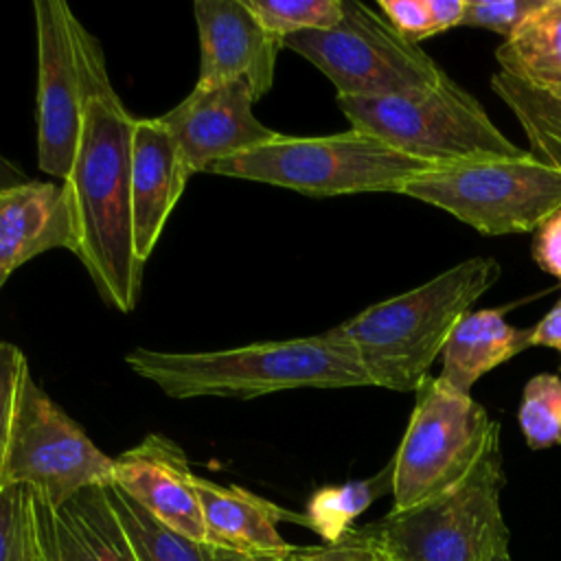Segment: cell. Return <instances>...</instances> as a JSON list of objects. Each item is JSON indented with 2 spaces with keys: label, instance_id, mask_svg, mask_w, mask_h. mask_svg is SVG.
I'll return each mask as SVG.
<instances>
[{
  "label": "cell",
  "instance_id": "1",
  "mask_svg": "<svg viewBox=\"0 0 561 561\" xmlns=\"http://www.w3.org/2000/svg\"><path fill=\"white\" fill-rule=\"evenodd\" d=\"M83 77L81 134L64 186L75 217L72 254L88 270L101 298L131 313L142 265L131 241V129L134 116L116 94L99 39L77 22Z\"/></svg>",
  "mask_w": 561,
  "mask_h": 561
},
{
  "label": "cell",
  "instance_id": "2",
  "mask_svg": "<svg viewBox=\"0 0 561 561\" xmlns=\"http://www.w3.org/2000/svg\"><path fill=\"white\" fill-rule=\"evenodd\" d=\"M125 362L173 399H250L296 388L370 386L355 348L335 329L224 351L173 353L138 346Z\"/></svg>",
  "mask_w": 561,
  "mask_h": 561
},
{
  "label": "cell",
  "instance_id": "3",
  "mask_svg": "<svg viewBox=\"0 0 561 561\" xmlns=\"http://www.w3.org/2000/svg\"><path fill=\"white\" fill-rule=\"evenodd\" d=\"M493 256L465 259L423 285L333 327L355 348L370 386L414 392L456 324L500 278Z\"/></svg>",
  "mask_w": 561,
  "mask_h": 561
},
{
  "label": "cell",
  "instance_id": "4",
  "mask_svg": "<svg viewBox=\"0 0 561 561\" xmlns=\"http://www.w3.org/2000/svg\"><path fill=\"white\" fill-rule=\"evenodd\" d=\"M438 167L410 158L381 138L348 129L331 136H276L217 162L210 171L291 188L313 197L399 193L416 175Z\"/></svg>",
  "mask_w": 561,
  "mask_h": 561
},
{
  "label": "cell",
  "instance_id": "5",
  "mask_svg": "<svg viewBox=\"0 0 561 561\" xmlns=\"http://www.w3.org/2000/svg\"><path fill=\"white\" fill-rule=\"evenodd\" d=\"M353 129L438 169L524 153L489 118L476 96L449 77L427 90L397 96H335Z\"/></svg>",
  "mask_w": 561,
  "mask_h": 561
},
{
  "label": "cell",
  "instance_id": "6",
  "mask_svg": "<svg viewBox=\"0 0 561 561\" xmlns=\"http://www.w3.org/2000/svg\"><path fill=\"white\" fill-rule=\"evenodd\" d=\"M500 434L451 491L408 511H390L364 530L390 561H493L508 554L500 508L504 486Z\"/></svg>",
  "mask_w": 561,
  "mask_h": 561
},
{
  "label": "cell",
  "instance_id": "7",
  "mask_svg": "<svg viewBox=\"0 0 561 561\" xmlns=\"http://www.w3.org/2000/svg\"><path fill=\"white\" fill-rule=\"evenodd\" d=\"M500 423L438 377L414 390V408L392 456V508L408 511L458 486L480 462Z\"/></svg>",
  "mask_w": 561,
  "mask_h": 561
},
{
  "label": "cell",
  "instance_id": "8",
  "mask_svg": "<svg viewBox=\"0 0 561 561\" xmlns=\"http://www.w3.org/2000/svg\"><path fill=\"white\" fill-rule=\"evenodd\" d=\"M401 195L436 206L480 234L535 232L561 210V171L524 151L434 169L410 180Z\"/></svg>",
  "mask_w": 561,
  "mask_h": 561
},
{
  "label": "cell",
  "instance_id": "9",
  "mask_svg": "<svg viewBox=\"0 0 561 561\" xmlns=\"http://www.w3.org/2000/svg\"><path fill=\"white\" fill-rule=\"evenodd\" d=\"M342 20L327 31H305L283 42L311 61L337 96H397L434 88L445 70L419 46L401 37L381 13L364 2L342 0Z\"/></svg>",
  "mask_w": 561,
  "mask_h": 561
},
{
  "label": "cell",
  "instance_id": "10",
  "mask_svg": "<svg viewBox=\"0 0 561 561\" xmlns=\"http://www.w3.org/2000/svg\"><path fill=\"white\" fill-rule=\"evenodd\" d=\"M114 458L103 454L33 379L24 375L9 449L4 484H26L50 504H61L88 486L110 484Z\"/></svg>",
  "mask_w": 561,
  "mask_h": 561
},
{
  "label": "cell",
  "instance_id": "11",
  "mask_svg": "<svg viewBox=\"0 0 561 561\" xmlns=\"http://www.w3.org/2000/svg\"><path fill=\"white\" fill-rule=\"evenodd\" d=\"M37 42V164L66 180L83 118V77L77 48L79 18L61 0H35Z\"/></svg>",
  "mask_w": 561,
  "mask_h": 561
},
{
  "label": "cell",
  "instance_id": "12",
  "mask_svg": "<svg viewBox=\"0 0 561 561\" xmlns=\"http://www.w3.org/2000/svg\"><path fill=\"white\" fill-rule=\"evenodd\" d=\"M254 103L243 83H195L188 96L158 118L195 175L278 136L254 116Z\"/></svg>",
  "mask_w": 561,
  "mask_h": 561
},
{
  "label": "cell",
  "instance_id": "13",
  "mask_svg": "<svg viewBox=\"0 0 561 561\" xmlns=\"http://www.w3.org/2000/svg\"><path fill=\"white\" fill-rule=\"evenodd\" d=\"M199 35L197 83L237 81L259 101L274 85L276 57L283 48L245 0H197L193 4Z\"/></svg>",
  "mask_w": 561,
  "mask_h": 561
},
{
  "label": "cell",
  "instance_id": "14",
  "mask_svg": "<svg viewBox=\"0 0 561 561\" xmlns=\"http://www.w3.org/2000/svg\"><path fill=\"white\" fill-rule=\"evenodd\" d=\"M31 528L37 561H138L105 484L88 486L61 504L31 489Z\"/></svg>",
  "mask_w": 561,
  "mask_h": 561
},
{
  "label": "cell",
  "instance_id": "15",
  "mask_svg": "<svg viewBox=\"0 0 561 561\" xmlns=\"http://www.w3.org/2000/svg\"><path fill=\"white\" fill-rule=\"evenodd\" d=\"M195 478L184 449L160 434L145 436L114 458L112 482L121 491L169 528L206 543Z\"/></svg>",
  "mask_w": 561,
  "mask_h": 561
},
{
  "label": "cell",
  "instance_id": "16",
  "mask_svg": "<svg viewBox=\"0 0 561 561\" xmlns=\"http://www.w3.org/2000/svg\"><path fill=\"white\" fill-rule=\"evenodd\" d=\"M129 175L134 256L145 267L193 175L160 118L134 121Z\"/></svg>",
  "mask_w": 561,
  "mask_h": 561
},
{
  "label": "cell",
  "instance_id": "17",
  "mask_svg": "<svg viewBox=\"0 0 561 561\" xmlns=\"http://www.w3.org/2000/svg\"><path fill=\"white\" fill-rule=\"evenodd\" d=\"M195 489L204 515L206 543L213 548L270 559H285L294 552L296 546L280 537L278 524L305 526V515L285 511L241 486H224L202 476L195 478Z\"/></svg>",
  "mask_w": 561,
  "mask_h": 561
},
{
  "label": "cell",
  "instance_id": "18",
  "mask_svg": "<svg viewBox=\"0 0 561 561\" xmlns=\"http://www.w3.org/2000/svg\"><path fill=\"white\" fill-rule=\"evenodd\" d=\"M75 217L64 184L28 180L0 193V272L13 270L31 259L66 248L75 250Z\"/></svg>",
  "mask_w": 561,
  "mask_h": 561
},
{
  "label": "cell",
  "instance_id": "19",
  "mask_svg": "<svg viewBox=\"0 0 561 561\" xmlns=\"http://www.w3.org/2000/svg\"><path fill=\"white\" fill-rule=\"evenodd\" d=\"M533 346V327L519 329L504 320V309L469 311L451 331L440 357L438 379L462 394H471L473 383Z\"/></svg>",
  "mask_w": 561,
  "mask_h": 561
},
{
  "label": "cell",
  "instance_id": "20",
  "mask_svg": "<svg viewBox=\"0 0 561 561\" xmlns=\"http://www.w3.org/2000/svg\"><path fill=\"white\" fill-rule=\"evenodd\" d=\"M500 70L537 85H561V0H546L495 50Z\"/></svg>",
  "mask_w": 561,
  "mask_h": 561
},
{
  "label": "cell",
  "instance_id": "21",
  "mask_svg": "<svg viewBox=\"0 0 561 561\" xmlns=\"http://www.w3.org/2000/svg\"><path fill=\"white\" fill-rule=\"evenodd\" d=\"M491 88L515 114L530 153L561 171V85H537L497 70Z\"/></svg>",
  "mask_w": 561,
  "mask_h": 561
},
{
  "label": "cell",
  "instance_id": "22",
  "mask_svg": "<svg viewBox=\"0 0 561 561\" xmlns=\"http://www.w3.org/2000/svg\"><path fill=\"white\" fill-rule=\"evenodd\" d=\"M392 458L370 478L348 480L344 484H329L313 491L305 508V526L322 537L324 543L342 541L355 519L379 497L392 493Z\"/></svg>",
  "mask_w": 561,
  "mask_h": 561
},
{
  "label": "cell",
  "instance_id": "23",
  "mask_svg": "<svg viewBox=\"0 0 561 561\" xmlns=\"http://www.w3.org/2000/svg\"><path fill=\"white\" fill-rule=\"evenodd\" d=\"M105 491L138 561H215L210 543L195 541L169 528L114 482L105 484Z\"/></svg>",
  "mask_w": 561,
  "mask_h": 561
},
{
  "label": "cell",
  "instance_id": "24",
  "mask_svg": "<svg viewBox=\"0 0 561 561\" xmlns=\"http://www.w3.org/2000/svg\"><path fill=\"white\" fill-rule=\"evenodd\" d=\"M519 430L530 449L561 445V377L539 373L522 390L517 410Z\"/></svg>",
  "mask_w": 561,
  "mask_h": 561
},
{
  "label": "cell",
  "instance_id": "25",
  "mask_svg": "<svg viewBox=\"0 0 561 561\" xmlns=\"http://www.w3.org/2000/svg\"><path fill=\"white\" fill-rule=\"evenodd\" d=\"M265 31L283 42L305 31H327L342 20V0H245Z\"/></svg>",
  "mask_w": 561,
  "mask_h": 561
},
{
  "label": "cell",
  "instance_id": "26",
  "mask_svg": "<svg viewBox=\"0 0 561 561\" xmlns=\"http://www.w3.org/2000/svg\"><path fill=\"white\" fill-rule=\"evenodd\" d=\"M0 561H37L31 528V486L0 489Z\"/></svg>",
  "mask_w": 561,
  "mask_h": 561
},
{
  "label": "cell",
  "instance_id": "27",
  "mask_svg": "<svg viewBox=\"0 0 561 561\" xmlns=\"http://www.w3.org/2000/svg\"><path fill=\"white\" fill-rule=\"evenodd\" d=\"M546 0H467L462 26L489 28L508 39Z\"/></svg>",
  "mask_w": 561,
  "mask_h": 561
},
{
  "label": "cell",
  "instance_id": "28",
  "mask_svg": "<svg viewBox=\"0 0 561 561\" xmlns=\"http://www.w3.org/2000/svg\"><path fill=\"white\" fill-rule=\"evenodd\" d=\"M26 373H28V364L24 353L15 344L0 340V489H2L4 458H7L11 427H13L15 403H18L20 386Z\"/></svg>",
  "mask_w": 561,
  "mask_h": 561
},
{
  "label": "cell",
  "instance_id": "29",
  "mask_svg": "<svg viewBox=\"0 0 561 561\" xmlns=\"http://www.w3.org/2000/svg\"><path fill=\"white\" fill-rule=\"evenodd\" d=\"M283 561H383V552L377 548L364 526H355L337 543L305 548L296 546L294 552Z\"/></svg>",
  "mask_w": 561,
  "mask_h": 561
},
{
  "label": "cell",
  "instance_id": "30",
  "mask_svg": "<svg viewBox=\"0 0 561 561\" xmlns=\"http://www.w3.org/2000/svg\"><path fill=\"white\" fill-rule=\"evenodd\" d=\"M377 9L386 22L412 44L438 35L430 0H379Z\"/></svg>",
  "mask_w": 561,
  "mask_h": 561
},
{
  "label": "cell",
  "instance_id": "31",
  "mask_svg": "<svg viewBox=\"0 0 561 561\" xmlns=\"http://www.w3.org/2000/svg\"><path fill=\"white\" fill-rule=\"evenodd\" d=\"M533 259L561 283V210L550 215L533 234Z\"/></svg>",
  "mask_w": 561,
  "mask_h": 561
},
{
  "label": "cell",
  "instance_id": "32",
  "mask_svg": "<svg viewBox=\"0 0 561 561\" xmlns=\"http://www.w3.org/2000/svg\"><path fill=\"white\" fill-rule=\"evenodd\" d=\"M533 346H546V348L561 351V298L533 327Z\"/></svg>",
  "mask_w": 561,
  "mask_h": 561
},
{
  "label": "cell",
  "instance_id": "33",
  "mask_svg": "<svg viewBox=\"0 0 561 561\" xmlns=\"http://www.w3.org/2000/svg\"><path fill=\"white\" fill-rule=\"evenodd\" d=\"M26 182H28V178L13 162H9L4 156H0V193L15 188L20 184H26Z\"/></svg>",
  "mask_w": 561,
  "mask_h": 561
},
{
  "label": "cell",
  "instance_id": "34",
  "mask_svg": "<svg viewBox=\"0 0 561 561\" xmlns=\"http://www.w3.org/2000/svg\"><path fill=\"white\" fill-rule=\"evenodd\" d=\"M213 557L215 561H283V559H270V557H250V554H241L224 548H213Z\"/></svg>",
  "mask_w": 561,
  "mask_h": 561
},
{
  "label": "cell",
  "instance_id": "35",
  "mask_svg": "<svg viewBox=\"0 0 561 561\" xmlns=\"http://www.w3.org/2000/svg\"><path fill=\"white\" fill-rule=\"evenodd\" d=\"M493 561H513V559H511V554H502V557H497V559H493Z\"/></svg>",
  "mask_w": 561,
  "mask_h": 561
},
{
  "label": "cell",
  "instance_id": "36",
  "mask_svg": "<svg viewBox=\"0 0 561 561\" xmlns=\"http://www.w3.org/2000/svg\"><path fill=\"white\" fill-rule=\"evenodd\" d=\"M7 278H9V276H7V274H2V272H0V287H2V285H4V280H7Z\"/></svg>",
  "mask_w": 561,
  "mask_h": 561
},
{
  "label": "cell",
  "instance_id": "37",
  "mask_svg": "<svg viewBox=\"0 0 561 561\" xmlns=\"http://www.w3.org/2000/svg\"><path fill=\"white\" fill-rule=\"evenodd\" d=\"M383 561H390V559H388V557H386V554H383Z\"/></svg>",
  "mask_w": 561,
  "mask_h": 561
}]
</instances>
